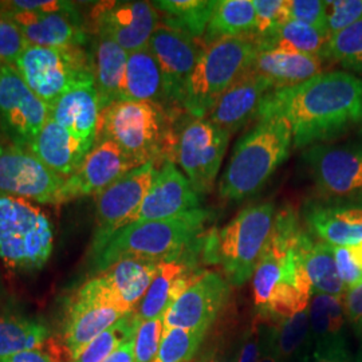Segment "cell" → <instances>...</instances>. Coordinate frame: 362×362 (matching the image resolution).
Segmentation results:
<instances>
[{"label":"cell","mask_w":362,"mask_h":362,"mask_svg":"<svg viewBox=\"0 0 362 362\" xmlns=\"http://www.w3.org/2000/svg\"><path fill=\"white\" fill-rule=\"evenodd\" d=\"M362 19V0L326 1V31L330 38Z\"/></svg>","instance_id":"obj_45"},{"label":"cell","mask_w":362,"mask_h":362,"mask_svg":"<svg viewBox=\"0 0 362 362\" xmlns=\"http://www.w3.org/2000/svg\"><path fill=\"white\" fill-rule=\"evenodd\" d=\"M310 322L308 309L281 321L276 329V351L279 361L305 356L310 351Z\"/></svg>","instance_id":"obj_37"},{"label":"cell","mask_w":362,"mask_h":362,"mask_svg":"<svg viewBox=\"0 0 362 362\" xmlns=\"http://www.w3.org/2000/svg\"><path fill=\"white\" fill-rule=\"evenodd\" d=\"M104 362H136L134 360V337L125 341L118 349Z\"/></svg>","instance_id":"obj_52"},{"label":"cell","mask_w":362,"mask_h":362,"mask_svg":"<svg viewBox=\"0 0 362 362\" xmlns=\"http://www.w3.org/2000/svg\"><path fill=\"white\" fill-rule=\"evenodd\" d=\"M231 134L214 125L207 118H194L177 134L176 157L194 192L212 191Z\"/></svg>","instance_id":"obj_10"},{"label":"cell","mask_w":362,"mask_h":362,"mask_svg":"<svg viewBox=\"0 0 362 362\" xmlns=\"http://www.w3.org/2000/svg\"><path fill=\"white\" fill-rule=\"evenodd\" d=\"M155 163L144 164L95 194V233L91 254L97 252L121 228L130 224L155 179Z\"/></svg>","instance_id":"obj_11"},{"label":"cell","mask_w":362,"mask_h":362,"mask_svg":"<svg viewBox=\"0 0 362 362\" xmlns=\"http://www.w3.org/2000/svg\"><path fill=\"white\" fill-rule=\"evenodd\" d=\"M50 118V107L27 86L15 66L0 69V128L10 141L28 149Z\"/></svg>","instance_id":"obj_13"},{"label":"cell","mask_w":362,"mask_h":362,"mask_svg":"<svg viewBox=\"0 0 362 362\" xmlns=\"http://www.w3.org/2000/svg\"><path fill=\"white\" fill-rule=\"evenodd\" d=\"M287 257H282L266 246V250L252 275L254 303L258 308L259 313L266 310L267 303L272 297V290L282 282L284 266Z\"/></svg>","instance_id":"obj_39"},{"label":"cell","mask_w":362,"mask_h":362,"mask_svg":"<svg viewBox=\"0 0 362 362\" xmlns=\"http://www.w3.org/2000/svg\"><path fill=\"white\" fill-rule=\"evenodd\" d=\"M200 208V199L187 176L175 163L165 161L157 168L155 179L132 223L165 220Z\"/></svg>","instance_id":"obj_20"},{"label":"cell","mask_w":362,"mask_h":362,"mask_svg":"<svg viewBox=\"0 0 362 362\" xmlns=\"http://www.w3.org/2000/svg\"><path fill=\"white\" fill-rule=\"evenodd\" d=\"M255 26L252 0H220L215 1L203 40L208 45L218 39L250 35L255 33Z\"/></svg>","instance_id":"obj_32"},{"label":"cell","mask_w":362,"mask_h":362,"mask_svg":"<svg viewBox=\"0 0 362 362\" xmlns=\"http://www.w3.org/2000/svg\"><path fill=\"white\" fill-rule=\"evenodd\" d=\"M119 100L151 103L167 109L170 107L163 70L149 47L130 52L128 55Z\"/></svg>","instance_id":"obj_27"},{"label":"cell","mask_w":362,"mask_h":362,"mask_svg":"<svg viewBox=\"0 0 362 362\" xmlns=\"http://www.w3.org/2000/svg\"><path fill=\"white\" fill-rule=\"evenodd\" d=\"M302 158L320 200L362 203V141L314 145L305 151Z\"/></svg>","instance_id":"obj_9"},{"label":"cell","mask_w":362,"mask_h":362,"mask_svg":"<svg viewBox=\"0 0 362 362\" xmlns=\"http://www.w3.org/2000/svg\"><path fill=\"white\" fill-rule=\"evenodd\" d=\"M269 318V315L259 313L258 317L255 318L251 327L247 330L246 336L242 341L238 354V362H259L263 354L267 337L274 327L267 321Z\"/></svg>","instance_id":"obj_46"},{"label":"cell","mask_w":362,"mask_h":362,"mask_svg":"<svg viewBox=\"0 0 362 362\" xmlns=\"http://www.w3.org/2000/svg\"><path fill=\"white\" fill-rule=\"evenodd\" d=\"M302 362H350L346 342H339L324 348H313L309 353H306Z\"/></svg>","instance_id":"obj_50"},{"label":"cell","mask_w":362,"mask_h":362,"mask_svg":"<svg viewBox=\"0 0 362 362\" xmlns=\"http://www.w3.org/2000/svg\"><path fill=\"white\" fill-rule=\"evenodd\" d=\"M230 294V284L218 272H206L163 315L164 332L187 329L206 332L215 322Z\"/></svg>","instance_id":"obj_17"},{"label":"cell","mask_w":362,"mask_h":362,"mask_svg":"<svg viewBox=\"0 0 362 362\" xmlns=\"http://www.w3.org/2000/svg\"><path fill=\"white\" fill-rule=\"evenodd\" d=\"M28 151L55 173L67 179L79 168L91 146L49 118Z\"/></svg>","instance_id":"obj_24"},{"label":"cell","mask_w":362,"mask_h":362,"mask_svg":"<svg viewBox=\"0 0 362 362\" xmlns=\"http://www.w3.org/2000/svg\"><path fill=\"white\" fill-rule=\"evenodd\" d=\"M47 337V327L38 321L0 313V362L16 353L40 348Z\"/></svg>","instance_id":"obj_33"},{"label":"cell","mask_w":362,"mask_h":362,"mask_svg":"<svg viewBox=\"0 0 362 362\" xmlns=\"http://www.w3.org/2000/svg\"><path fill=\"white\" fill-rule=\"evenodd\" d=\"M173 110L160 105L118 100L101 112L97 139L110 140L137 165L160 167L176 157Z\"/></svg>","instance_id":"obj_3"},{"label":"cell","mask_w":362,"mask_h":362,"mask_svg":"<svg viewBox=\"0 0 362 362\" xmlns=\"http://www.w3.org/2000/svg\"><path fill=\"white\" fill-rule=\"evenodd\" d=\"M100 117L101 106L93 74L71 86L50 109V118L91 148L97 140Z\"/></svg>","instance_id":"obj_22"},{"label":"cell","mask_w":362,"mask_h":362,"mask_svg":"<svg viewBox=\"0 0 362 362\" xmlns=\"http://www.w3.org/2000/svg\"><path fill=\"white\" fill-rule=\"evenodd\" d=\"M94 31H103L125 52H139L148 47L160 13L148 1H115L98 4L91 13Z\"/></svg>","instance_id":"obj_16"},{"label":"cell","mask_w":362,"mask_h":362,"mask_svg":"<svg viewBox=\"0 0 362 362\" xmlns=\"http://www.w3.org/2000/svg\"><path fill=\"white\" fill-rule=\"evenodd\" d=\"M140 321L136 313L124 315L118 322L97 337L73 362H104L112 356L125 341L136 336Z\"/></svg>","instance_id":"obj_36"},{"label":"cell","mask_w":362,"mask_h":362,"mask_svg":"<svg viewBox=\"0 0 362 362\" xmlns=\"http://www.w3.org/2000/svg\"><path fill=\"white\" fill-rule=\"evenodd\" d=\"M290 19L306 26L326 31V1L321 0H288Z\"/></svg>","instance_id":"obj_47"},{"label":"cell","mask_w":362,"mask_h":362,"mask_svg":"<svg viewBox=\"0 0 362 362\" xmlns=\"http://www.w3.org/2000/svg\"><path fill=\"white\" fill-rule=\"evenodd\" d=\"M15 69L50 109L71 86L93 74L91 54L83 46L57 49L28 43Z\"/></svg>","instance_id":"obj_8"},{"label":"cell","mask_w":362,"mask_h":362,"mask_svg":"<svg viewBox=\"0 0 362 362\" xmlns=\"http://www.w3.org/2000/svg\"><path fill=\"white\" fill-rule=\"evenodd\" d=\"M305 220L313 235L333 247L357 246L362 242V203L311 202Z\"/></svg>","instance_id":"obj_23"},{"label":"cell","mask_w":362,"mask_h":362,"mask_svg":"<svg viewBox=\"0 0 362 362\" xmlns=\"http://www.w3.org/2000/svg\"><path fill=\"white\" fill-rule=\"evenodd\" d=\"M255 35V34H254ZM258 52H281L321 57L325 59L330 35L314 27L290 21L285 26L275 28L272 33L257 37Z\"/></svg>","instance_id":"obj_30"},{"label":"cell","mask_w":362,"mask_h":362,"mask_svg":"<svg viewBox=\"0 0 362 362\" xmlns=\"http://www.w3.org/2000/svg\"><path fill=\"white\" fill-rule=\"evenodd\" d=\"M259 362H279V356L276 351V327L274 326L267 337L263 354L260 357Z\"/></svg>","instance_id":"obj_53"},{"label":"cell","mask_w":362,"mask_h":362,"mask_svg":"<svg viewBox=\"0 0 362 362\" xmlns=\"http://www.w3.org/2000/svg\"><path fill=\"white\" fill-rule=\"evenodd\" d=\"M1 362H62L57 358H54L52 354L45 353V351H39V350L31 349L16 353L11 357L6 358Z\"/></svg>","instance_id":"obj_51"},{"label":"cell","mask_w":362,"mask_h":362,"mask_svg":"<svg viewBox=\"0 0 362 362\" xmlns=\"http://www.w3.org/2000/svg\"><path fill=\"white\" fill-rule=\"evenodd\" d=\"M204 362H236L235 361V356L233 354H220V356H215L212 358H209L207 361Z\"/></svg>","instance_id":"obj_55"},{"label":"cell","mask_w":362,"mask_h":362,"mask_svg":"<svg viewBox=\"0 0 362 362\" xmlns=\"http://www.w3.org/2000/svg\"><path fill=\"white\" fill-rule=\"evenodd\" d=\"M350 252H351V257L357 262L358 266L362 267V242L357 246L349 247Z\"/></svg>","instance_id":"obj_54"},{"label":"cell","mask_w":362,"mask_h":362,"mask_svg":"<svg viewBox=\"0 0 362 362\" xmlns=\"http://www.w3.org/2000/svg\"><path fill=\"white\" fill-rule=\"evenodd\" d=\"M91 66L101 112L121 98L128 52L103 31H94Z\"/></svg>","instance_id":"obj_26"},{"label":"cell","mask_w":362,"mask_h":362,"mask_svg":"<svg viewBox=\"0 0 362 362\" xmlns=\"http://www.w3.org/2000/svg\"><path fill=\"white\" fill-rule=\"evenodd\" d=\"M124 315L127 314L117 309L100 275L81 286L70 302L66 318L65 345L71 362Z\"/></svg>","instance_id":"obj_12"},{"label":"cell","mask_w":362,"mask_h":362,"mask_svg":"<svg viewBox=\"0 0 362 362\" xmlns=\"http://www.w3.org/2000/svg\"><path fill=\"white\" fill-rule=\"evenodd\" d=\"M306 356V354H305ZM305 356H298V357H293V358H287V360H282L279 362H302Z\"/></svg>","instance_id":"obj_56"},{"label":"cell","mask_w":362,"mask_h":362,"mask_svg":"<svg viewBox=\"0 0 362 362\" xmlns=\"http://www.w3.org/2000/svg\"><path fill=\"white\" fill-rule=\"evenodd\" d=\"M257 54L254 34L208 43L188 81L182 109L194 118H206L221 95L251 69Z\"/></svg>","instance_id":"obj_6"},{"label":"cell","mask_w":362,"mask_h":362,"mask_svg":"<svg viewBox=\"0 0 362 362\" xmlns=\"http://www.w3.org/2000/svg\"><path fill=\"white\" fill-rule=\"evenodd\" d=\"M54 228L33 202L0 192V258L13 272H35L50 258Z\"/></svg>","instance_id":"obj_7"},{"label":"cell","mask_w":362,"mask_h":362,"mask_svg":"<svg viewBox=\"0 0 362 362\" xmlns=\"http://www.w3.org/2000/svg\"><path fill=\"white\" fill-rule=\"evenodd\" d=\"M325 62L324 58L313 55L258 52L250 70L269 78L275 89H284L322 74Z\"/></svg>","instance_id":"obj_28"},{"label":"cell","mask_w":362,"mask_h":362,"mask_svg":"<svg viewBox=\"0 0 362 362\" xmlns=\"http://www.w3.org/2000/svg\"><path fill=\"white\" fill-rule=\"evenodd\" d=\"M206 332L170 329L163 332L158 354L155 362H189L200 348Z\"/></svg>","instance_id":"obj_40"},{"label":"cell","mask_w":362,"mask_h":362,"mask_svg":"<svg viewBox=\"0 0 362 362\" xmlns=\"http://www.w3.org/2000/svg\"><path fill=\"white\" fill-rule=\"evenodd\" d=\"M310 298L298 290L296 286L281 282L272 290L267 308L260 314H266L272 318H281V321L287 320L299 311L306 310Z\"/></svg>","instance_id":"obj_41"},{"label":"cell","mask_w":362,"mask_h":362,"mask_svg":"<svg viewBox=\"0 0 362 362\" xmlns=\"http://www.w3.org/2000/svg\"><path fill=\"white\" fill-rule=\"evenodd\" d=\"M274 89L269 78L248 70L221 95L208 113L207 119L233 134L250 119L257 118L260 105Z\"/></svg>","instance_id":"obj_21"},{"label":"cell","mask_w":362,"mask_h":362,"mask_svg":"<svg viewBox=\"0 0 362 362\" xmlns=\"http://www.w3.org/2000/svg\"><path fill=\"white\" fill-rule=\"evenodd\" d=\"M65 180L27 149L0 146V192L42 204H58Z\"/></svg>","instance_id":"obj_14"},{"label":"cell","mask_w":362,"mask_h":362,"mask_svg":"<svg viewBox=\"0 0 362 362\" xmlns=\"http://www.w3.org/2000/svg\"><path fill=\"white\" fill-rule=\"evenodd\" d=\"M293 144V132L284 117L260 118L235 144L219 182V194L228 202H242L257 194L284 164Z\"/></svg>","instance_id":"obj_4"},{"label":"cell","mask_w":362,"mask_h":362,"mask_svg":"<svg viewBox=\"0 0 362 362\" xmlns=\"http://www.w3.org/2000/svg\"><path fill=\"white\" fill-rule=\"evenodd\" d=\"M298 254L310 279L313 291L345 297L348 288L337 270L333 246L324 242H314L308 233H303L298 243Z\"/></svg>","instance_id":"obj_29"},{"label":"cell","mask_w":362,"mask_h":362,"mask_svg":"<svg viewBox=\"0 0 362 362\" xmlns=\"http://www.w3.org/2000/svg\"><path fill=\"white\" fill-rule=\"evenodd\" d=\"M152 4L157 11L164 13V25L180 28L194 38L203 39L215 0H160Z\"/></svg>","instance_id":"obj_34"},{"label":"cell","mask_w":362,"mask_h":362,"mask_svg":"<svg viewBox=\"0 0 362 362\" xmlns=\"http://www.w3.org/2000/svg\"><path fill=\"white\" fill-rule=\"evenodd\" d=\"M207 221V211L197 208L170 219L132 223L91 254V263L103 272L124 259L181 262L200 242Z\"/></svg>","instance_id":"obj_2"},{"label":"cell","mask_w":362,"mask_h":362,"mask_svg":"<svg viewBox=\"0 0 362 362\" xmlns=\"http://www.w3.org/2000/svg\"><path fill=\"white\" fill-rule=\"evenodd\" d=\"M325 61L362 74V19L330 38Z\"/></svg>","instance_id":"obj_38"},{"label":"cell","mask_w":362,"mask_h":362,"mask_svg":"<svg viewBox=\"0 0 362 362\" xmlns=\"http://www.w3.org/2000/svg\"><path fill=\"white\" fill-rule=\"evenodd\" d=\"M252 3L257 16L254 33L257 37L266 35L291 21L288 0H252Z\"/></svg>","instance_id":"obj_42"},{"label":"cell","mask_w":362,"mask_h":362,"mask_svg":"<svg viewBox=\"0 0 362 362\" xmlns=\"http://www.w3.org/2000/svg\"><path fill=\"white\" fill-rule=\"evenodd\" d=\"M188 270L184 262H161L155 279L145 293L140 305L136 309V317L140 322L163 318L170 306V294L175 281Z\"/></svg>","instance_id":"obj_35"},{"label":"cell","mask_w":362,"mask_h":362,"mask_svg":"<svg viewBox=\"0 0 362 362\" xmlns=\"http://www.w3.org/2000/svg\"><path fill=\"white\" fill-rule=\"evenodd\" d=\"M139 167L140 165L125 155L113 141L97 139L79 168L66 179L58 204H64L83 196H95L119 177Z\"/></svg>","instance_id":"obj_18"},{"label":"cell","mask_w":362,"mask_h":362,"mask_svg":"<svg viewBox=\"0 0 362 362\" xmlns=\"http://www.w3.org/2000/svg\"><path fill=\"white\" fill-rule=\"evenodd\" d=\"M284 117L296 148L337 140L362 128V78L348 71H327L299 85L272 90L257 118Z\"/></svg>","instance_id":"obj_1"},{"label":"cell","mask_w":362,"mask_h":362,"mask_svg":"<svg viewBox=\"0 0 362 362\" xmlns=\"http://www.w3.org/2000/svg\"><path fill=\"white\" fill-rule=\"evenodd\" d=\"M0 7L19 27L30 45L67 49L85 46L88 40L86 27L76 4L64 11H18L1 1Z\"/></svg>","instance_id":"obj_19"},{"label":"cell","mask_w":362,"mask_h":362,"mask_svg":"<svg viewBox=\"0 0 362 362\" xmlns=\"http://www.w3.org/2000/svg\"><path fill=\"white\" fill-rule=\"evenodd\" d=\"M0 69H1V64H0Z\"/></svg>","instance_id":"obj_57"},{"label":"cell","mask_w":362,"mask_h":362,"mask_svg":"<svg viewBox=\"0 0 362 362\" xmlns=\"http://www.w3.org/2000/svg\"><path fill=\"white\" fill-rule=\"evenodd\" d=\"M274 219L272 203L243 209L221 231L211 233L204 239V260L220 264L230 285H245L252 278L269 243Z\"/></svg>","instance_id":"obj_5"},{"label":"cell","mask_w":362,"mask_h":362,"mask_svg":"<svg viewBox=\"0 0 362 362\" xmlns=\"http://www.w3.org/2000/svg\"><path fill=\"white\" fill-rule=\"evenodd\" d=\"M164 332L163 318L143 321L134 336V360L136 362H155L158 354Z\"/></svg>","instance_id":"obj_44"},{"label":"cell","mask_w":362,"mask_h":362,"mask_svg":"<svg viewBox=\"0 0 362 362\" xmlns=\"http://www.w3.org/2000/svg\"><path fill=\"white\" fill-rule=\"evenodd\" d=\"M337 270L341 281L349 290L362 282V267L351 257L349 247H333Z\"/></svg>","instance_id":"obj_48"},{"label":"cell","mask_w":362,"mask_h":362,"mask_svg":"<svg viewBox=\"0 0 362 362\" xmlns=\"http://www.w3.org/2000/svg\"><path fill=\"white\" fill-rule=\"evenodd\" d=\"M308 313L311 349L345 342L344 329L348 318L344 297L315 293L311 296Z\"/></svg>","instance_id":"obj_31"},{"label":"cell","mask_w":362,"mask_h":362,"mask_svg":"<svg viewBox=\"0 0 362 362\" xmlns=\"http://www.w3.org/2000/svg\"><path fill=\"white\" fill-rule=\"evenodd\" d=\"M28 46L25 35L0 7V64L15 66Z\"/></svg>","instance_id":"obj_43"},{"label":"cell","mask_w":362,"mask_h":362,"mask_svg":"<svg viewBox=\"0 0 362 362\" xmlns=\"http://www.w3.org/2000/svg\"><path fill=\"white\" fill-rule=\"evenodd\" d=\"M346 318L354 330L362 336V282L349 288L344 297Z\"/></svg>","instance_id":"obj_49"},{"label":"cell","mask_w":362,"mask_h":362,"mask_svg":"<svg viewBox=\"0 0 362 362\" xmlns=\"http://www.w3.org/2000/svg\"><path fill=\"white\" fill-rule=\"evenodd\" d=\"M360 362H362V360H361V361H360Z\"/></svg>","instance_id":"obj_58"},{"label":"cell","mask_w":362,"mask_h":362,"mask_svg":"<svg viewBox=\"0 0 362 362\" xmlns=\"http://www.w3.org/2000/svg\"><path fill=\"white\" fill-rule=\"evenodd\" d=\"M206 46L203 39L194 38L180 28L164 23L156 28L148 47L163 70L170 107L182 106L188 81Z\"/></svg>","instance_id":"obj_15"},{"label":"cell","mask_w":362,"mask_h":362,"mask_svg":"<svg viewBox=\"0 0 362 362\" xmlns=\"http://www.w3.org/2000/svg\"><path fill=\"white\" fill-rule=\"evenodd\" d=\"M161 262L124 259L101 272V278L122 314L134 313L155 279Z\"/></svg>","instance_id":"obj_25"}]
</instances>
